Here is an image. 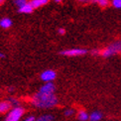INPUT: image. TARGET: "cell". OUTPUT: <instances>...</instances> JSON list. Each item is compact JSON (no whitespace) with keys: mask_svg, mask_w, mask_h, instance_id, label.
I'll return each mask as SVG.
<instances>
[{"mask_svg":"<svg viewBox=\"0 0 121 121\" xmlns=\"http://www.w3.org/2000/svg\"><path fill=\"white\" fill-rule=\"evenodd\" d=\"M112 5L115 8H121V0H112Z\"/></svg>","mask_w":121,"mask_h":121,"instance_id":"ac0fdd59","label":"cell"},{"mask_svg":"<svg viewBox=\"0 0 121 121\" xmlns=\"http://www.w3.org/2000/svg\"><path fill=\"white\" fill-rule=\"evenodd\" d=\"M102 118V114L99 111H93L89 114V121H100Z\"/></svg>","mask_w":121,"mask_h":121,"instance_id":"8fae6325","label":"cell"},{"mask_svg":"<svg viewBox=\"0 0 121 121\" xmlns=\"http://www.w3.org/2000/svg\"><path fill=\"white\" fill-rule=\"evenodd\" d=\"M4 1H5V0H0V4H2Z\"/></svg>","mask_w":121,"mask_h":121,"instance_id":"d4e9b609","label":"cell"},{"mask_svg":"<svg viewBox=\"0 0 121 121\" xmlns=\"http://www.w3.org/2000/svg\"><path fill=\"white\" fill-rule=\"evenodd\" d=\"M65 29H63V28H60V29H59V34H60V35H65Z\"/></svg>","mask_w":121,"mask_h":121,"instance_id":"d6986e66","label":"cell"},{"mask_svg":"<svg viewBox=\"0 0 121 121\" xmlns=\"http://www.w3.org/2000/svg\"><path fill=\"white\" fill-rule=\"evenodd\" d=\"M119 53H121V40L112 43L111 45H109L107 48H105L104 50H102V51H100L101 56L104 58L111 57L113 55L119 54Z\"/></svg>","mask_w":121,"mask_h":121,"instance_id":"7a4b0ae2","label":"cell"},{"mask_svg":"<svg viewBox=\"0 0 121 121\" xmlns=\"http://www.w3.org/2000/svg\"><path fill=\"white\" fill-rule=\"evenodd\" d=\"M53 120H54V116L51 114H45L38 117L37 119H35V121H53Z\"/></svg>","mask_w":121,"mask_h":121,"instance_id":"4fadbf2b","label":"cell"},{"mask_svg":"<svg viewBox=\"0 0 121 121\" xmlns=\"http://www.w3.org/2000/svg\"><path fill=\"white\" fill-rule=\"evenodd\" d=\"M33 7H32V5L30 4V3H27V4H25L24 6H22L21 8H19L18 9V11L20 13H24V14H28V13H32L33 11Z\"/></svg>","mask_w":121,"mask_h":121,"instance_id":"30bf717a","label":"cell"},{"mask_svg":"<svg viewBox=\"0 0 121 121\" xmlns=\"http://www.w3.org/2000/svg\"><path fill=\"white\" fill-rule=\"evenodd\" d=\"M56 77H57V73L53 69H46V70H44V72L41 73V75H40L41 79L43 80V82H52L53 80L56 78Z\"/></svg>","mask_w":121,"mask_h":121,"instance_id":"5b68a950","label":"cell"},{"mask_svg":"<svg viewBox=\"0 0 121 121\" xmlns=\"http://www.w3.org/2000/svg\"><path fill=\"white\" fill-rule=\"evenodd\" d=\"M55 1H56V2H60L62 0H55Z\"/></svg>","mask_w":121,"mask_h":121,"instance_id":"484cf974","label":"cell"},{"mask_svg":"<svg viewBox=\"0 0 121 121\" xmlns=\"http://www.w3.org/2000/svg\"><path fill=\"white\" fill-rule=\"evenodd\" d=\"M91 54L97 55V54H100V51H98V50H93V51H91Z\"/></svg>","mask_w":121,"mask_h":121,"instance_id":"7402d4cb","label":"cell"},{"mask_svg":"<svg viewBox=\"0 0 121 121\" xmlns=\"http://www.w3.org/2000/svg\"><path fill=\"white\" fill-rule=\"evenodd\" d=\"M31 102L37 108L48 109V108L55 107L58 104V97L55 95V93L47 94V93H41L38 91L32 97Z\"/></svg>","mask_w":121,"mask_h":121,"instance_id":"6da1fadb","label":"cell"},{"mask_svg":"<svg viewBox=\"0 0 121 121\" xmlns=\"http://www.w3.org/2000/svg\"><path fill=\"white\" fill-rule=\"evenodd\" d=\"M56 90V86L53 82H46L44 85H42L39 89V92L41 93H47V94H53L55 93Z\"/></svg>","mask_w":121,"mask_h":121,"instance_id":"8992f818","label":"cell"},{"mask_svg":"<svg viewBox=\"0 0 121 121\" xmlns=\"http://www.w3.org/2000/svg\"><path fill=\"white\" fill-rule=\"evenodd\" d=\"M87 51L84 49H70V50H64L60 52V55L68 57H75V56H82V55L86 54Z\"/></svg>","mask_w":121,"mask_h":121,"instance_id":"277c9868","label":"cell"},{"mask_svg":"<svg viewBox=\"0 0 121 121\" xmlns=\"http://www.w3.org/2000/svg\"><path fill=\"white\" fill-rule=\"evenodd\" d=\"M24 114V109L22 107H14L8 112L5 121H20Z\"/></svg>","mask_w":121,"mask_h":121,"instance_id":"3957f363","label":"cell"},{"mask_svg":"<svg viewBox=\"0 0 121 121\" xmlns=\"http://www.w3.org/2000/svg\"><path fill=\"white\" fill-rule=\"evenodd\" d=\"M8 90H9L10 92H12V91H13V87H9V88H8Z\"/></svg>","mask_w":121,"mask_h":121,"instance_id":"cb8c5ba5","label":"cell"},{"mask_svg":"<svg viewBox=\"0 0 121 121\" xmlns=\"http://www.w3.org/2000/svg\"><path fill=\"white\" fill-rule=\"evenodd\" d=\"M93 1L96 2L101 7H106L108 5V0H93Z\"/></svg>","mask_w":121,"mask_h":121,"instance_id":"9a60e30c","label":"cell"},{"mask_svg":"<svg viewBox=\"0 0 121 121\" xmlns=\"http://www.w3.org/2000/svg\"><path fill=\"white\" fill-rule=\"evenodd\" d=\"M24 121H35V118L33 116H29V117H27L26 119H25Z\"/></svg>","mask_w":121,"mask_h":121,"instance_id":"ffe728a7","label":"cell"},{"mask_svg":"<svg viewBox=\"0 0 121 121\" xmlns=\"http://www.w3.org/2000/svg\"><path fill=\"white\" fill-rule=\"evenodd\" d=\"M14 3L16 4L19 8H21L22 6H24V5L27 4L28 2L26 1V0H14Z\"/></svg>","mask_w":121,"mask_h":121,"instance_id":"2e32d148","label":"cell"},{"mask_svg":"<svg viewBox=\"0 0 121 121\" xmlns=\"http://www.w3.org/2000/svg\"><path fill=\"white\" fill-rule=\"evenodd\" d=\"M75 113V111H74V109H72V108H69V109H67L65 111V115L67 117H70V116H73V115Z\"/></svg>","mask_w":121,"mask_h":121,"instance_id":"e0dca14e","label":"cell"},{"mask_svg":"<svg viewBox=\"0 0 121 121\" xmlns=\"http://www.w3.org/2000/svg\"><path fill=\"white\" fill-rule=\"evenodd\" d=\"M77 117L79 121H87L89 120V114L83 109H80L77 113Z\"/></svg>","mask_w":121,"mask_h":121,"instance_id":"ba28073f","label":"cell"},{"mask_svg":"<svg viewBox=\"0 0 121 121\" xmlns=\"http://www.w3.org/2000/svg\"><path fill=\"white\" fill-rule=\"evenodd\" d=\"M12 105L8 100H3V101H0V114H4L7 113L11 110Z\"/></svg>","mask_w":121,"mask_h":121,"instance_id":"52a82bcc","label":"cell"},{"mask_svg":"<svg viewBox=\"0 0 121 121\" xmlns=\"http://www.w3.org/2000/svg\"><path fill=\"white\" fill-rule=\"evenodd\" d=\"M48 2H49V0H31L29 3L32 5L33 8H39L41 6H44Z\"/></svg>","mask_w":121,"mask_h":121,"instance_id":"9c48e42d","label":"cell"},{"mask_svg":"<svg viewBox=\"0 0 121 121\" xmlns=\"http://www.w3.org/2000/svg\"><path fill=\"white\" fill-rule=\"evenodd\" d=\"M11 25H12L11 19H9V18H2L1 20H0V27H2L4 29H7L9 27H11Z\"/></svg>","mask_w":121,"mask_h":121,"instance_id":"7c38bea8","label":"cell"},{"mask_svg":"<svg viewBox=\"0 0 121 121\" xmlns=\"http://www.w3.org/2000/svg\"><path fill=\"white\" fill-rule=\"evenodd\" d=\"M78 1L80 3H88V2L91 1V0H78Z\"/></svg>","mask_w":121,"mask_h":121,"instance_id":"44dd1931","label":"cell"},{"mask_svg":"<svg viewBox=\"0 0 121 121\" xmlns=\"http://www.w3.org/2000/svg\"><path fill=\"white\" fill-rule=\"evenodd\" d=\"M0 58H1V59H3V58H5V55H4L3 53H0Z\"/></svg>","mask_w":121,"mask_h":121,"instance_id":"603a6c76","label":"cell"},{"mask_svg":"<svg viewBox=\"0 0 121 121\" xmlns=\"http://www.w3.org/2000/svg\"><path fill=\"white\" fill-rule=\"evenodd\" d=\"M8 101L11 103V105L13 106V108L14 107H19V104H20V102H19V100H17V99H15V98H9L8 99Z\"/></svg>","mask_w":121,"mask_h":121,"instance_id":"5bb4252c","label":"cell"}]
</instances>
